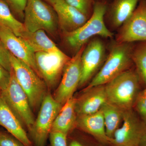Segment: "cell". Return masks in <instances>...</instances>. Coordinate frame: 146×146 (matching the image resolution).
Returning <instances> with one entry per match:
<instances>
[{"mask_svg": "<svg viewBox=\"0 0 146 146\" xmlns=\"http://www.w3.org/2000/svg\"><path fill=\"white\" fill-rule=\"evenodd\" d=\"M107 8L106 2L96 1L91 17L84 25L74 31L62 33L63 42L74 55L94 37H113L114 34L105 22Z\"/></svg>", "mask_w": 146, "mask_h": 146, "instance_id": "6da1fadb", "label": "cell"}, {"mask_svg": "<svg viewBox=\"0 0 146 146\" xmlns=\"http://www.w3.org/2000/svg\"><path fill=\"white\" fill-rule=\"evenodd\" d=\"M135 43H119L111 44L103 65L89 82L86 89L105 85L133 65L132 54Z\"/></svg>", "mask_w": 146, "mask_h": 146, "instance_id": "7a4b0ae2", "label": "cell"}, {"mask_svg": "<svg viewBox=\"0 0 146 146\" xmlns=\"http://www.w3.org/2000/svg\"><path fill=\"white\" fill-rule=\"evenodd\" d=\"M141 85L136 70L131 68L105 85L108 101L123 110L133 109Z\"/></svg>", "mask_w": 146, "mask_h": 146, "instance_id": "3957f363", "label": "cell"}, {"mask_svg": "<svg viewBox=\"0 0 146 146\" xmlns=\"http://www.w3.org/2000/svg\"><path fill=\"white\" fill-rule=\"evenodd\" d=\"M10 59L16 79L27 94L32 110L37 111L50 91L46 84L30 67L10 52Z\"/></svg>", "mask_w": 146, "mask_h": 146, "instance_id": "277c9868", "label": "cell"}, {"mask_svg": "<svg viewBox=\"0 0 146 146\" xmlns=\"http://www.w3.org/2000/svg\"><path fill=\"white\" fill-rule=\"evenodd\" d=\"M24 18L27 31L33 32L42 30L54 34L58 27L57 15L52 7L42 0H28Z\"/></svg>", "mask_w": 146, "mask_h": 146, "instance_id": "5b68a950", "label": "cell"}, {"mask_svg": "<svg viewBox=\"0 0 146 146\" xmlns=\"http://www.w3.org/2000/svg\"><path fill=\"white\" fill-rule=\"evenodd\" d=\"M63 105L49 91L42 102L29 136L33 146H46L55 119Z\"/></svg>", "mask_w": 146, "mask_h": 146, "instance_id": "8992f818", "label": "cell"}, {"mask_svg": "<svg viewBox=\"0 0 146 146\" xmlns=\"http://www.w3.org/2000/svg\"><path fill=\"white\" fill-rule=\"evenodd\" d=\"M10 81L5 91L1 92L6 101L29 132L34 125L35 119L27 94L18 83L12 69Z\"/></svg>", "mask_w": 146, "mask_h": 146, "instance_id": "52a82bcc", "label": "cell"}, {"mask_svg": "<svg viewBox=\"0 0 146 146\" xmlns=\"http://www.w3.org/2000/svg\"><path fill=\"white\" fill-rule=\"evenodd\" d=\"M35 58L39 75L50 91L57 86L71 58L61 50L55 52H35Z\"/></svg>", "mask_w": 146, "mask_h": 146, "instance_id": "ba28073f", "label": "cell"}, {"mask_svg": "<svg viewBox=\"0 0 146 146\" xmlns=\"http://www.w3.org/2000/svg\"><path fill=\"white\" fill-rule=\"evenodd\" d=\"M122 125L115 131L111 146H139L146 134V124L134 109L124 110Z\"/></svg>", "mask_w": 146, "mask_h": 146, "instance_id": "9c48e42d", "label": "cell"}, {"mask_svg": "<svg viewBox=\"0 0 146 146\" xmlns=\"http://www.w3.org/2000/svg\"><path fill=\"white\" fill-rule=\"evenodd\" d=\"M107 56L106 45L99 36L94 37L88 42L81 56L82 75L79 87L91 81L103 65Z\"/></svg>", "mask_w": 146, "mask_h": 146, "instance_id": "30bf717a", "label": "cell"}, {"mask_svg": "<svg viewBox=\"0 0 146 146\" xmlns=\"http://www.w3.org/2000/svg\"><path fill=\"white\" fill-rule=\"evenodd\" d=\"M85 46L71 58L65 66L61 81L52 96L62 105L74 96L79 85L82 75L81 56Z\"/></svg>", "mask_w": 146, "mask_h": 146, "instance_id": "8fae6325", "label": "cell"}, {"mask_svg": "<svg viewBox=\"0 0 146 146\" xmlns=\"http://www.w3.org/2000/svg\"><path fill=\"white\" fill-rule=\"evenodd\" d=\"M115 41L119 43L146 41V0H140L131 16L118 29Z\"/></svg>", "mask_w": 146, "mask_h": 146, "instance_id": "7c38bea8", "label": "cell"}, {"mask_svg": "<svg viewBox=\"0 0 146 146\" xmlns=\"http://www.w3.org/2000/svg\"><path fill=\"white\" fill-rule=\"evenodd\" d=\"M0 40L13 56L29 65L39 76L35 52L23 38L8 29L0 27Z\"/></svg>", "mask_w": 146, "mask_h": 146, "instance_id": "4fadbf2b", "label": "cell"}, {"mask_svg": "<svg viewBox=\"0 0 146 146\" xmlns=\"http://www.w3.org/2000/svg\"><path fill=\"white\" fill-rule=\"evenodd\" d=\"M51 5L57 15L58 27L62 33L75 30L84 25L89 19L65 0H53Z\"/></svg>", "mask_w": 146, "mask_h": 146, "instance_id": "5bb4252c", "label": "cell"}, {"mask_svg": "<svg viewBox=\"0 0 146 146\" xmlns=\"http://www.w3.org/2000/svg\"><path fill=\"white\" fill-rule=\"evenodd\" d=\"M83 94L76 100L75 108L77 116L96 113L108 101L105 85L85 88Z\"/></svg>", "mask_w": 146, "mask_h": 146, "instance_id": "9a60e30c", "label": "cell"}, {"mask_svg": "<svg viewBox=\"0 0 146 146\" xmlns=\"http://www.w3.org/2000/svg\"><path fill=\"white\" fill-rule=\"evenodd\" d=\"M0 125L25 146H33L23 124L0 92Z\"/></svg>", "mask_w": 146, "mask_h": 146, "instance_id": "2e32d148", "label": "cell"}, {"mask_svg": "<svg viewBox=\"0 0 146 146\" xmlns=\"http://www.w3.org/2000/svg\"><path fill=\"white\" fill-rule=\"evenodd\" d=\"M140 1L113 0L109 6H107L105 14L107 16L104 17L106 18L105 22L107 23L108 28L110 31L118 30L133 13Z\"/></svg>", "mask_w": 146, "mask_h": 146, "instance_id": "e0dca14e", "label": "cell"}, {"mask_svg": "<svg viewBox=\"0 0 146 146\" xmlns=\"http://www.w3.org/2000/svg\"><path fill=\"white\" fill-rule=\"evenodd\" d=\"M76 127L91 135L102 145H110L106 135L102 112L101 110L91 115L77 116Z\"/></svg>", "mask_w": 146, "mask_h": 146, "instance_id": "ac0fdd59", "label": "cell"}, {"mask_svg": "<svg viewBox=\"0 0 146 146\" xmlns=\"http://www.w3.org/2000/svg\"><path fill=\"white\" fill-rule=\"evenodd\" d=\"M76 98L73 96L63 105L55 119L51 131H56L68 136L76 127L77 115L76 111Z\"/></svg>", "mask_w": 146, "mask_h": 146, "instance_id": "d6986e66", "label": "cell"}, {"mask_svg": "<svg viewBox=\"0 0 146 146\" xmlns=\"http://www.w3.org/2000/svg\"><path fill=\"white\" fill-rule=\"evenodd\" d=\"M21 38L35 52H51L60 50L55 44L42 30L29 32L25 31L21 35Z\"/></svg>", "mask_w": 146, "mask_h": 146, "instance_id": "ffe728a7", "label": "cell"}, {"mask_svg": "<svg viewBox=\"0 0 146 146\" xmlns=\"http://www.w3.org/2000/svg\"><path fill=\"white\" fill-rule=\"evenodd\" d=\"M100 110L104 118L106 135L111 141L115 131L123 121L124 110L108 101L102 106Z\"/></svg>", "mask_w": 146, "mask_h": 146, "instance_id": "44dd1931", "label": "cell"}, {"mask_svg": "<svg viewBox=\"0 0 146 146\" xmlns=\"http://www.w3.org/2000/svg\"><path fill=\"white\" fill-rule=\"evenodd\" d=\"M0 27L8 29L20 37L26 31L24 24L13 16L10 7L4 0H0Z\"/></svg>", "mask_w": 146, "mask_h": 146, "instance_id": "7402d4cb", "label": "cell"}, {"mask_svg": "<svg viewBox=\"0 0 146 146\" xmlns=\"http://www.w3.org/2000/svg\"><path fill=\"white\" fill-rule=\"evenodd\" d=\"M132 59L142 85L146 87V41L134 44Z\"/></svg>", "mask_w": 146, "mask_h": 146, "instance_id": "603a6c76", "label": "cell"}, {"mask_svg": "<svg viewBox=\"0 0 146 146\" xmlns=\"http://www.w3.org/2000/svg\"><path fill=\"white\" fill-rule=\"evenodd\" d=\"M67 3L77 9L88 18L91 17L95 2L94 0H65Z\"/></svg>", "mask_w": 146, "mask_h": 146, "instance_id": "cb8c5ba5", "label": "cell"}, {"mask_svg": "<svg viewBox=\"0 0 146 146\" xmlns=\"http://www.w3.org/2000/svg\"><path fill=\"white\" fill-rule=\"evenodd\" d=\"M133 109L146 124V87L138 94Z\"/></svg>", "mask_w": 146, "mask_h": 146, "instance_id": "d4e9b609", "label": "cell"}, {"mask_svg": "<svg viewBox=\"0 0 146 146\" xmlns=\"http://www.w3.org/2000/svg\"><path fill=\"white\" fill-rule=\"evenodd\" d=\"M11 11L21 18H24V11L28 0H4Z\"/></svg>", "mask_w": 146, "mask_h": 146, "instance_id": "484cf974", "label": "cell"}, {"mask_svg": "<svg viewBox=\"0 0 146 146\" xmlns=\"http://www.w3.org/2000/svg\"><path fill=\"white\" fill-rule=\"evenodd\" d=\"M0 146H25L8 132H0Z\"/></svg>", "mask_w": 146, "mask_h": 146, "instance_id": "4316f807", "label": "cell"}, {"mask_svg": "<svg viewBox=\"0 0 146 146\" xmlns=\"http://www.w3.org/2000/svg\"><path fill=\"white\" fill-rule=\"evenodd\" d=\"M0 65L10 72L12 69L10 59V52L0 40Z\"/></svg>", "mask_w": 146, "mask_h": 146, "instance_id": "83f0119b", "label": "cell"}, {"mask_svg": "<svg viewBox=\"0 0 146 146\" xmlns=\"http://www.w3.org/2000/svg\"><path fill=\"white\" fill-rule=\"evenodd\" d=\"M67 136L60 132L51 131L49 137L50 146H68Z\"/></svg>", "mask_w": 146, "mask_h": 146, "instance_id": "f1b7e54d", "label": "cell"}, {"mask_svg": "<svg viewBox=\"0 0 146 146\" xmlns=\"http://www.w3.org/2000/svg\"><path fill=\"white\" fill-rule=\"evenodd\" d=\"M10 72L0 65V91H5L10 81Z\"/></svg>", "mask_w": 146, "mask_h": 146, "instance_id": "f546056e", "label": "cell"}, {"mask_svg": "<svg viewBox=\"0 0 146 146\" xmlns=\"http://www.w3.org/2000/svg\"><path fill=\"white\" fill-rule=\"evenodd\" d=\"M67 145L68 146H85L81 142L76 138H69L67 136Z\"/></svg>", "mask_w": 146, "mask_h": 146, "instance_id": "4dcf8cb0", "label": "cell"}, {"mask_svg": "<svg viewBox=\"0 0 146 146\" xmlns=\"http://www.w3.org/2000/svg\"><path fill=\"white\" fill-rule=\"evenodd\" d=\"M139 146H146V134L142 139Z\"/></svg>", "mask_w": 146, "mask_h": 146, "instance_id": "1f68e13d", "label": "cell"}, {"mask_svg": "<svg viewBox=\"0 0 146 146\" xmlns=\"http://www.w3.org/2000/svg\"><path fill=\"white\" fill-rule=\"evenodd\" d=\"M45 1H46L47 2L49 3L51 5L53 0H45Z\"/></svg>", "mask_w": 146, "mask_h": 146, "instance_id": "d6a6232c", "label": "cell"}, {"mask_svg": "<svg viewBox=\"0 0 146 146\" xmlns=\"http://www.w3.org/2000/svg\"><path fill=\"white\" fill-rule=\"evenodd\" d=\"M106 0H98V1H102V2H106Z\"/></svg>", "mask_w": 146, "mask_h": 146, "instance_id": "836d02e7", "label": "cell"}, {"mask_svg": "<svg viewBox=\"0 0 146 146\" xmlns=\"http://www.w3.org/2000/svg\"></svg>", "mask_w": 146, "mask_h": 146, "instance_id": "e575fe53", "label": "cell"}, {"mask_svg": "<svg viewBox=\"0 0 146 146\" xmlns=\"http://www.w3.org/2000/svg\"></svg>", "mask_w": 146, "mask_h": 146, "instance_id": "d590c367", "label": "cell"}]
</instances>
